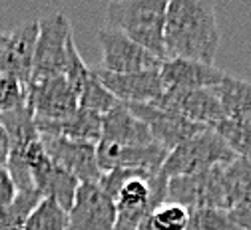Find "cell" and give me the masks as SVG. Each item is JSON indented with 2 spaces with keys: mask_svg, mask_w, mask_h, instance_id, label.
<instances>
[{
  "mask_svg": "<svg viewBox=\"0 0 251 230\" xmlns=\"http://www.w3.org/2000/svg\"><path fill=\"white\" fill-rule=\"evenodd\" d=\"M217 48L219 28L213 4L205 0H170L164 24L166 60L213 63Z\"/></svg>",
  "mask_w": 251,
  "mask_h": 230,
  "instance_id": "1",
  "label": "cell"
},
{
  "mask_svg": "<svg viewBox=\"0 0 251 230\" xmlns=\"http://www.w3.org/2000/svg\"><path fill=\"white\" fill-rule=\"evenodd\" d=\"M168 0H116L106 8V26L166 60L164 24Z\"/></svg>",
  "mask_w": 251,
  "mask_h": 230,
  "instance_id": "2",
  "label": "cell"
},
{
  "mask_svg": "<svg viewBox=\"0 0 251 230\" xmlns=\"http://www.w3.org/2000/svg\"><path fill=\"white\" fill-rule=\"evenodd\" d=\"M235 159H237L235 153L213 129H203L198 135L183 141L181 145H177L174 151L168 153L162 173L168 179L196 175L213 167L229 165Z\"/></svg>",
  "mask_w": 251,
  "mask_h": 230,
  "instance_id": "3",
  "label": "cell"
},
{
  "mask_svg": "<svg viewBox=\"0 0 251 230\" xmlns=\"http://www.w3.org/2000/svg\"><path fill=\"white\" fill-rule=\"evenodd\" d=\"M74 40L66 12H54L38 18V40L34 50L32 78L64 76L68 44Z\"/></svg>",
  "mask_w": 251,
  "mask_h": 230,
  "instance_id": "4",
  "label": "cell"
},
{
  "mask_svg": "<svg viewBox=\"0 0 251 230\" xmlns=\"http://www.w3.org/2000/svg\"><path fill=\"white\" fill-rule=\"evenodd\" d=\"M166 203L181 205L187 210H194V209L227 210L226 187H224V165L196 173V175L170 179Z\"/></svg>",
  "mask_w": 251,
  "mask_h": 230,
  "instance_id": "5",
  "label": "cell"
},
{
  "mask_svg": "<svg viewBox=\"0 0 251 230\" xmlns=\"http://www.w3.org/2000/svg\"><path fill=\"white\" fill-rule=\"evenodd\" d=\"M98 44L102 52V68L112 74H138V72H160L164 60L153 56L146 48L138 46L122 32L104 26L98 30Z\"/></svg>",
  "mask_w": 251,
  "mask_h": 230,
  "instance_id": "6",
  "label": "cell"
},
{
  "mask_svg": "<svg viewBox=\"0 0 251 230\" xmlns=\"http://www.w3.org/2000/svg\"><path fill=\"white\" fill-rule=\"evenodd\" d=\"M26 105L34 119L64 121L78 111V95L64 76L30 78L26 85Z\"/></svg>",
  "mask_w": 251,
  "mask_h": 230,
  "instance_id": "7",
  "label": "cell"
},
{
  "mask_svg": "<svg viewBox=\"0 0 251 230\" xmlns=\"http://www.w3.org/2000/svg\"><path fill=\"white\" fill-rule=\"evenodd\" d=\"M151 105L170 109L187 121L201 127L213 129L219 121L226 119L219 97L211 89H164V93L153 100Z\"/></svg>",
  "mask_w": 251,
  "mask_h": 230,
  "instance_id": "8",
  "label": "cell"
},
{
  "mask_svg": "<svg viewBox=\"0 0 251 230\" xmlns=\"http://www.w3.org/2000/svg\"><path fill=\"white\" fill-rule=\"evenodd\" d=\"M38 40V20H28L2 36L0 42V76L28 85L34 68V50Z\"/></svg>",
  "mask_w": 251,
  "mask_h": 230,
  "instance_id": "9",
  "label": "cell"
},
{
  "mask_svg": "<svg viewBox=\"0 0 251 230\" xmlns=\"http://www.w3.org/2000/svg\"><path fill=\"white\" fill-rule=\"evenodd\" d=\"M116 205L98 183H80L68 210V230H114Z\"/></svg>",
  "mask_w": 251,
  "mask_h": 230,
  "instance_id": "10",
  "label": "cell"
},
{
  "mask_svg": "<svg viewBox=\"0 0 251 230\" xmlns=\"http://www.w3.org/2000/svg\"><path fill=\"white\" fill-rule=\"evenodd\" d=\"M166 159L168 151L158 143L120 147L108 141H100L96 145V161L102 175L116 169H132L153 175L162 171Z\"/></svg>",
  "mask_w": 251,
  "mask_h": 230,
  "instance_id": "11",
  "label": "cell"
},
{
  "mask_svg": "<svg viewBox=\"0 0 251 230\" xmlns=\"http://www.w3.org/2000/svg\"><path fill=\"white\" fill-rule=\"evenodd\" d=\"M126 107H128L140 121L146 123L153 141L158 145H162L168 153L174 151L183 141L198 135L200 131L209 129V127H201V125L187 121L185 117H181L170 109L155 107L151 104H132V105H126Z\"/></svg>",
  "mask_w": 251,
  "mask_h": 230,
  "instance_id": "12",
  "label": "cell"
},
{
  "mask_svg": "<svg viewBox=\"0 0 251 230\" xmlns=\"http://www.w3.org/2000/svg\"><path fill=\"white\" fill-rule=\"evenodd\" d=\"M42 145L58 167L74 175L80 183H98L102 171L96 161V145L72 141L66 137H54V135H40Z\"/></svg>",
  "mask_w": 251,
  "mask_h": 230,
  "instance_id": "13",
  "label": "cell"
},
{
  "mask_svg": "<svg viewBox=\"0 0 251 230\" xmlns=\"http://www.w3.org/2000/svg\"><path fill=\"white\" fill-rule=\"evenodd\" d=\"M102 85L116 97L120 104H151L164 93L160 72H138V74H112L104 70H94Z\"/></svg>",
  "mask_w": 251,
  "mask_h": 230,
  "instance_id": "14",
  "label": "cell"
},
{
  "mask_svg": "<svg viewBox=\"0 0 251 230\" xmlns=\"http://www.w3.org/2000/svg\"><path fill=\"white\" fill-rule=\"evenodd\" d=\"M226 72L213 63L196 60H164L160 80L166 89H211L224 82Z\"/></svg>",
  "mask_w": 251,
  "mask_h": 230,
  "instance_id": "15",
  "label": "cell"
},
{
  "mask_svg": "<svg viewBox=\"0 0 251 230\" xmlns=\"http://www.w3.org/2000/svg\"><path fill=\"white\" fill-rule=\"evenodd\" d=\"M100 141H108L120 147L155 143L146 123L140 121L124 104H118L112 111H108L102 117V139Z\"/></svg>",
  "mask_w": 251,
  "mask_h": 230,
  "instance_id": "16",
  "label": "cell"
},
{
  "mask_svg": "<svg viewBox=\"0 0 251 230\" xmlns=\"http://www.w3.org/2000/svg\"><path fill=\"white\" fill-rule=\"evenodd\" d=\"M227 119L251 123V82L226 74L224 82L213 87Z\"/></svg>",
  "mask_w": 251,
  "mask_h": 230,
  "instance_id": "17",
  "label": "cell"
},
{
  "mask_svg": "<svg viewBox=\"0 0 251 230\" xmlns=\"http://www.w3.org/2000/svg\"><path fill=\"white\" fill-rule=\"evenodd\" d=\"M224 187L227 210L251 207V163L237 157L229 165H224Z\"/></svg>",
  "mask_w": 251,
  "mask_h": 230,
  "instance_id": "18",
  "label": "cell"
},
{
  "mask_svg": "<svg viewBox=\"0 0 251 230\" xmlns=\"http://www.w3.org/2000/svg\"><path fill=\"white\" fill-rule=\"evenodd\" d=\"M44 196L36 188L18 190L16 199L0 210V230H24V224Z\"/></svg>",
  "mask_w": 251,
  "mask_h": 230,
  "instance_id": "19",
  "label": "cell"
},
{
  "mask_svg": "<svg viewBox=\"0 0 251 230\" xmlns=\"http://www.w3.org/2000/svg\"><path fill=\"white\" fill-rule=\"evenodd\" d=\"M118 104L120 102L102 85V82L96 78V74H94V70H92L84 89L78 95V109H84V111H90V113H96V115L104 117Z\"/></svg>",
  "mask_w": 251,
  "mask_h": 230,
  "instance_id": "20",
  "label": "cell"
},
{
  "mask_svg": "<svg viewBox=\"0 0 251 230\" xmlns=\"http://www.w3.org/2000/svg\"><path fill=\"white\" fill-rule=\"evenodd\" d=\"M213 131L227 143V147L235 153V157L251 163V123L226 117L213 127Z\"/></svg>",
  "mask_w": 251,
  "mask_h": 230,
  "instance_id": "21",
  "label": "cell"
},
{
  "mask_svg": "<svg viewBox=\"0 0 251 230\" xmlns=\"http://www.w3.org/2000/svg\"><path fill=\"white\" fill-rule=\"evenodd\" d=\"M24 230H68V212L54 199H42L30 212Z\"/></svg>",
  "mask_w": 251,
  "mask_h": 230,
  "instance_id": "22",
  "label": "cell"
},
{
  "mask_svg": "<svg viewBox=\"0 0 251 230\" xmlns=\"http://www.w3.org/2000/svg\"><path fill=\"white\" fill-rule=\"evenodd\" d=\"M187 222H190V210L174 203L160 205L148 218L150 230H187Z\"/></svg>",
  "mask_w": 251,
  "mask_h": 230,
  "instance_id": "23",
  "label": "cell"
},
{
  "mask_svg": "<svg viewBox=\"0 0 251 230\" xmlns=\"http://www.w3.org/2000/svg\"><path fill=\"white\" fill-rule=\"evenodd\" d=\"M187 230H239L229 214L224 209H194L190 210Z\"/></svg>",
  "mask_w": 251,
  "mask_h": 230,
  "instance_id": "24",
  "label": "cell"
},
{
  "mask_svg": "<svg viewBox=\"0 0 251 230\" xmlns=\"http://www.w3.org/2000/svg\"><path fill=\"white\" fill-rule=\"evenodd\" d=\"M90 68L84 63L78 48H76V42L72 40L68 44V60H66V70H64V78L66 82L70 84V87L74 89L76 95H80V91L84 89L88 78H90Z\"/></svg>",
  "mask_w": 251,
  "mask_h": 230,
  "instance_id": "25",
  "label": "cell"
},
{
  "mask_svg": "<svg viewBox=\"0 0 251 230\" xmlns=\"http://www.w3.org/2000/svg\"><path fill=\"white\" fill-rule=\"evenodd\" d=\"M26 105V85L20 82L0 76V113H8Z\"/></svg>",
  "mask_w": 251,
  "mask_h": 230,
  "instance_id": "26",
  "label": "cell"
},
{
  "mask_svg": "<svg viewBox=\"0 0 251 230\" xmlns=\"http://www.w3.org/2000/svg\"><path fill=\"white\" fill-rule=\"evenodd\" d=\"M18 194L16 183L10 175V171L6 169V165H0V210L6 209Z\"/></svg>",
  "mask_w": 251,
  "mask_h": 230,
  "instance_id": "27",
  "label": "cell"
},
{
  "mask_svg": "<svg viewBox=\"0 0 251 230\" xmlns=\"http://www.w3.org/2000/svg\"><path fill=\"white\" fill-rule=\"evenodd\" d=\"M229 214L239 230H251V207L233 209V210H229Z\"/></svg>",
  "mask_w": 251,
  "mask_h": 230,
  "instance_id": "28",
  "label": "cell"
},
{
  "mask_svg": "<svg viewBox=\"0 0 251 230\" xmlns=\"http://www.w3.org/2000/svg\"><path fill=\"white\" fill-rule=\"evenodd\" d=\"M8 155H10V139H8L6 129L0 123V165H6Z\"/></svg>",
  "mask_w": 251,
  "mask_h": 230,
  "instance_id": "29",
  "label": "cell"
},
{
  "mask_svg": "<svg viewBox=\"0 0 251 230\" xmlns=\"http://www.w3.org/2000/svg\"><path fill=\"white\" fill-rule=\"evenodd\" d=\"M2 36H4V34H2V32H0V42H2Z\"/></svg>",
  "mask_w": 251,
  "mask_h": 230,
  "instance_id": "30",
  "label": "cell"
}]
</instances>
